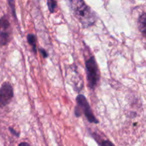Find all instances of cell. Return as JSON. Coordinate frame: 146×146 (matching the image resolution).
Here are the masks:
<instances>
[{"instance_id": "cell-1", "label": "cell", "mask_w": 146, "mask_h": 146, "mask_svg": "<svg viewBox=\"0 0 146 146\" xmlns=\"http://www.w3.org/2000/svg\"><path fill=\"white\" fill-rule=\"evenodd\" d=\"M69 7L74 15L80 21L84 28H88L96 23V14L82 0H72L68 1Z\"/></svg>"}, {"instance_id": "cell-2", "label": "cell", "mask_w": 146, "mask_h": 146, "mask_svg": "<svg viewBox=\"0 0 146 146\" xmlns=\"http://www.w3.org/2000/svg\"><path fill=\"white\" fill-rule=\"evenodd\" d=\"M76 103L77 106L74 111L76 116L79 117L81 115V113H84V115L90 123H98V121H97L96 118L93 113L91 106L84 95H78L76 97Z\"/></svg>"}, {"instance_id": "cell-3", "label": "cell", "mask_w": 146, "mask_h": 146, "mask_svg": "<svg viewBox=\"0 0 146 146\" xmlns=\"http://www.w3.org/2000/svg\"><path fill=\"white\" fill-rule=\"evenodd\" d=\"M86 71L88 87L91 89H94L99 81L100 74L98 65L94 56L90 57L86 61Z\"/></svg>"}, {"instance_id": "cell-4", "label": "cell", "mask_w": 146, "mask_h": 146, "mask_svg": "<svg viewBox=\"0 0 146 146\" xmlns=\"http://www.w3.org/2000/svg\"><path fill=\"white\" fill-rule=\"evenodd\" d=\"M11 35V27L5 17L0 19V45H6L9 42Z\"/></svg>"}, {"instance_id": "cell-5", "label": "cell", "mask_w": 146, "mask_h": 146, "mask_svg": "<svg viewBox=\"0 0 146 146\" xmlns=\"http://www.w3.org/2000/svg\"><path fill=\"white\" fill-rule=\"evenodd\" d=\"M13 96L14 91L11 85L9 83H4L0 88V108L8 105Z\"/></svg>"}, {"instance_id": "cell-6", "label": "cell", "mask_w": 146, "mask_h": 146, "mask_svg": "<svg viewBox=\"0 0 146 146\" xmlns=\"http://www.w3.org/2000/svg\"><path fill=\"white\" fill-rule=\"evenodd\" d=\"M138 25L141 32L146 38V13H143L140 16L138 19Z\"/></svg>"}, {"instance_id": "cell-7", "label": "cell", "mask_w": 146, "mask_h": 146, "mask_svg": "<svg viewBox=\"0 0 146 146\" xmlns=\"http://www.w3.org/2000/svg\"><path fill=\"white\" fill-rule=\"evenodd\" d=\"M27 41H28L29 44L31 45L32 47V49L34 52L36 53V37L34 34H29L27 35Z\"/></svg>"}, {"instance_id": "cell-8", "label": "cell", "mask_w": 146, "mask_h": 146, "mask_svg": "<svg viewBox=\"0 0 146 146\" xmlns=\"http://www.w3.org/2000/svg\"><path fill=\"white\" fill-rule=\"evenodd\" d=\"M47 4H48V9H49L50 12L54 13L55 11L56 8L57 7V2L54 0H48L47 1Z\"/></svg>"}, {"instance_id": "cell-9", "label": "cell", "mask_w": 146, "mask_h": 146, "mask_svg": "<svg viewBox=\"0 0 146 146\" xmlns=\"http://www.w3.org/2000/svg\"><path fill=\"white\" fill-rule=\"evenodd\" d=\"M100 146H114L112 143L109 141H104L101 143Z\"/></svg>"}, {"instance_id": "cell-10", "label": "cell", "mask_w": 146, "mask_h": 146, "mask_svg": "<svg viewBox=\"0 0 146 146\" xmlns=\"http://www.w3.org/2000/svg\"><path fill=\"white\" fill-rule=\"evenodd\" d=\"M39 50H40V51H41V54H42L44 58H46V57L48 56V54H47V52L45 51V50L43 49V48H40Z\"/></svg>"}, {"instance_id": "cell-11", "label": "cell", "mask_w": 146, "mask_h": 146, "mask_svg": "<svg viewBox=\"0 0 146 146\" xmlns=\"http://www.w3.org/2000/svg\"><path fill=\"white\" fill-rule=\"evenodd\" d=\"M9 131H11V133H13V134H14V135H15L16 136H17V137H18L19 135V134L18 133H17V132H16V131H14V130L13 129V128H9Z\"/></svg>"}, {"instance_id": "cell-12", "label": "cell", "mask_w": 146, "mask_h": 146, "mask_svg": "<svg viewBox=\"0 0 146 146\" xmlns=\"http://www.w3.org/2000/svg\"><path fill=\"white\" fill-rule=\"evenodd\" d=\"M19 146H30V145L28 143L24 142V143H21L19 145Z\"/></svg>"}]
</instances>
